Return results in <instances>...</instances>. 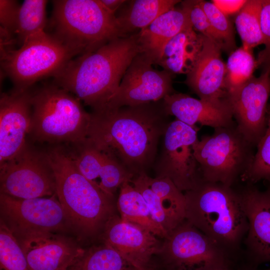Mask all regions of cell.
<instances>
[{
    "label": "cell",
    "instance_id": "cell-1",
    "mask_svg": "<svg viewBox=\"0 0 270 270\" xmlns=\"http://www.w3.org/2000/svg\"><path fill=\"white\" fill-rule=\"evenodd\" d=\"M88 139L134 176L151 165L170 122L163 105L149 103L93 110Z\"/></svg>",
    "mask_w": 270,
    "mask_h": 270
},
{
    "label": "cell",
    "instance_id": "cell-2",
    "mask_svg": "<svg viewBox=\"0 0 270 270\" xmlns=\"http://www.w3.org/2000/svg\"><path fill=\"white\" fill-rule=\"evenodd\" d=\"M140 52L138 34L114 38L94 52L72 58L54 77V82L94 110H100L118 90Z\"/></svg>",
    "mask_w": 270,
    "mask_h": 270
},
{
    "label": "cell",
    "instance_id": "cell-3",
    "mask_svg": "<svg viewBox=\"0 0 270 270\" xmlns=\"http://www.w3.org/2000/svg\"><path fill=\"white\" fill-rule=\"evenodd\" d=\"M53 170L56 195L70 228L86 238L103 234L116 214L114 196L85 178L65 148L56 146L44 152Z\"/></svg>",
    "mask_w": 270,
    "mask_h": 270
},
{
    "label": "cell",
    "instance_id": "cell-4",
    "mask_svg": "<svg viewBox=\"0 0 270 270\" xmlns=\"http://www.w3.org/2000/svg\"><path fill=\"white\" fill-rule=\"evenodd\" d=\"M185 219L221 248L241 260L248 222L239 190L202 180L184 192Z\"/></svg>",
    "mask_w": 270,
    "mask_h": 270
},
{
    "label": "cell",
    "instance_id": "cell-5",
    "mask_svg": "<svg viewBox=\"0 0 270 270\" xmlns=\"http://www.w3.org/2000/svg\"><path fill=\"white\" fill-rule=\"evenodd\" d=\"M54 82L32 92L29 134L42 142L75 144L88 138L91 114L80 100Z\"/></svg>",
    "mask_w": 270,
    "mask_h": 270
},
{
    "label": "cell",
    "instance_id": "cell-6",
    "mask_svg": "<svg viewBox=\"0 0 270 270\" xmlns=\"http://www.w3.org/2000/svg\"><path fill=\"white\" fill-rule=\"evenodd\" d=\"M52 3V34L78 56L124 36L116 16L98 0H54Z\"/></svg>",
    "mask_w": 270,
    "mask_h": 270
},
{
    "label": "cell",
    "instance_id": "cell-7",
    "mask_svg": "<svg viewBox=\"0 0 270 270\" xmlns=\"http://www.w3.org/2000/svg\"><path fill=\"white\" fill-rule=\"evenodd\" d=\"M193 146L202 180L234 186L250 167L254 146L241 134L236 124L214 129Z\"/></svg>",
    "mask_w": 270,
    "mask_h": 270
},
{
    "label": "cell",
    "instance_id": "cell-8",
    "mask_svg": "<svg viewBox=\"0 0 270 270\" xmlns=\"http://www.w3.org/2000/svg\"><path fill=\"white\" fill-rule=\"evenodd\" d=\"M77 56L54 36L44 32L1 58V66L14 89L26 90L42 78H54Z\"/></svg>",
    "mask_w": 270,
    "mask_h": 270
},
{
    "label": "cell",
    "instance_id": "cell-9",
    "mask_svg": "<svg viewBox=\"0 0 270 270\" xmlns=\"http://www.w3.org/2000/svg\"><path fill=\"white\" fill-rule=\"evenodd\" d=\"M164 239L158 254L172 270H237L242 262L186 219Z\"/></svg>",
    "mask_w": 270,
    "mask_h": 270
},
{
    "label": "cell",
    "instance_id": "cell-10",
    "mask_svg": "<svg viewBox=\"0 0 270 270\" xmlns=\"http://www.w3.org/2000/svg\"><path fill=\"white\" fill-rule=\"evenodd\" d=\"M200 129L176 119L170 122L163 135L156 177L169 178L182 192L193 188L202 180L193 150Z\"/></svg>",
    "mask_w": 270,
    "mask_h": 270
},
{
    "label": "cell",
    "instance_id": "cell-11",
    "mask_svg": "<svg viewBox=\"0 0 270 270\" xmlns=\"http://www.w3.org/2000/svg\"><path fill=\"white\" fill-rule=\"evenodd\" d=\"M0 193L30 199L56 194L54 175L44 152L28 144L16 156L0 164Z\"/></svg>",
    "mask_w": 270,
    "mask_h": 270
},
{
    "label": "cell",
    "instance_id": "cell-12",
    "mask_svg": "<svg viewBox=\"0 0 270 270\" xmlns=\"http://www.w3.org/2000/svg\"><path fill=\"white\" fill-rule=\"evenodd\" d=\"M0 220L14 236L54 232L70 227L56 194L22 199L0 194Z\"/></svg>",
    "mask_w": 270,
    "mask_h": 270
},
{
    "label": "cell",
    "instance_id": "cell-13",
    "mask_svg": "<svg viewBox=\"0 0 270 270\" xmlns=\"http://www.w3.org/2000/svg\"><path fill=\"white\" fill-rule=\"evenodd\" d=\"M152 64V60L145 54H138L126 70L118 88L104 108L149 104L174 94L172 74L164 70H156Z\"/></svg>",
    "mask_w": 270,
    "mask_h": 270
},
{
    "label": "cell",
    "instance_id": "cell-14",
    "mask_svg": "<svg viewBox=\"0 0 270 270\" xmlns=\"http://www.w3.org/2000/svg\"><path fill=\"white\" fill-rule=\"evenodd\" d=\"M270 96V68L258 77L252 76L240 87L228 92L226 98L237 128L254 146L267 128L268 101Z\"/></svg>",
    "mask_w": 270,
    "mask_h": 270
},
{
    "label": "cell",
    "instance_id": "cell-15",
    "mask_svg": "<svg viewBox=\"0 0 270 270\" xmlns=\"http://www.w3.org/2000/svg\"><path fill=\"white\" fill-rule=\"evenodd\" d=\"M239 191L248 222L243 243L244 264L258 267L270 262V185L260 190L254 184L246 183Z\"/></svg>",
    "mask_w": 270,
    "mask_h": 270
},
{
    "label": "cell",
    "instance_id": "cell-16",
    "mask_svg": "<svg viewBox=\"0 0 270 270\" xmlns=\"http://www.w3.org/2000/svg\"><path fill=\"white\" fill-rule=\"evenodd\" d=\"M32 92L14 89L0 99V164L16 156L26 146L30 129Z\"/></svg>",
    "mask_w": 270,
    "mask_h": 270
},
{
    "label": "cell",
    "instance_id": "cell-17",
    "mask_svg": "<svg viewBox=\"0 0 270 270\" xmlns=\"http://www.w3.org/2000/svg\"><path fill=\"white\" fill-rule=\"evenodd\" d=\"M15 236L30 270H68L85 251L70 238L54 232Z\"/></svg>",
    "mask_w": 270,
    "mask_h": 270
},
{
    "label": "cell",
    "instance_id": "cell-18",
    "mask_svg": "<svg viewBox=\"0 0 270 270\" xmlns=\"http://www.w3.org/2000/svg\"><path fill=\"white\" fill-rule=\"evenodd\" d=\"M102 235L104 244L140 270H150L151 260L159 254L162 244L148 229L118 215L108 223Z\"/></svg>",
    "mask_w": 270,
    "mask_h": 270
},
{
    "label": "cell",
    "instance_id": "cell-19",
    "mask_svg": "<svg viewBox=\"0 0 270 270\" xmlns=\"http://www.w3.org/2000/svg\"><path fill=\"white\" fill-rule=\"evenodd\" d=\"M165 112L190 126L196 124L214 129L236 124L227 99L208 100L196 99L182 93L166 96L162 102Z\"/></svg>",
    "mask_w": 270,
    "mask_h": 270
},
{
    "label": "cell",
    "instance_id": "cell-20",
    "mask_svg": "<svg viewBox=\"0 0 270 270\" xmlns=\"http://www.w3.org/2000/svg\"><path fill=\"white\" fill-rule=\"evenodd\" d=\"M202 36V45L198 58L186 74L185 83L200 99L217 100L226 98V64L221 56L222 48Z\"/></svg>",
    "mask_w": 270,
    "mask_h": 270
},
{
    "label": "cell",
    "instance_id": "cell-21",
    "mask_svg": "<svg viewBox=\"0 0 270 270\" xmlns=\"http://www.w3.org/2000/svg\"><path fill=\"white\" fill-rule=\"evenodd\" d=\"M193 28L188 12L182 7L166 12L138 34L140 52L152 62H158L167 43L182 31Z\"/></svg>",
    "mask_w": 270,
    "mask_h": 270
},
{
    "label": "cell",
    "instance_id": "cell-22",
    "mask_svg": "<svg viewBox=\"0 0 270 270\" xmlns=\"http://www.w3.org/2000/svg\"><path fill=\"white\" fill-rule=\"evenodd\" d=\"M202 45V34L193 28L184 30L167 43L157 64L172 74H187L194 66Z\"/></svg>",
    "mask_w": 270,
    "mask_h": 270
},
{
    "label": "cell",
    "instance_id": "cell-23",
    "mask_svg": "<svg viewBox=\"0 0 270 270\" xmlns=\"http://www.w3.org/2000/svg\"><path fill=\"white\" fill-rule=\"evenodd\" d=\"M116 207L122 220L138 224L156 236H166L167 233L154 220L143 196L130 182L120 187Z\"/></svg>",
    "mask_w": 270,
    "mask_h": 270
},
{
    "label": "cell",
    "instance_id": "cell-24",
    "mask_svg": "<svg viewBox=\"0 0 270 270\" xmlns=\"http://www.w3.org/2000/svg\"><path fill=\"white\" fill-rule=\"evenodd\" d=\"M178 0H136L116 17L124 34L148 26L159 16L174 8Z\"/></svg>",
    "mask_w": 270,
    "mask_h": 270
},
{
    "label": "cell",
    "instance_id": "cell-25",
    "mask_svg": "<svg viewBox=\"0 0 270 270\" xmlns=\"http://www.w3.org/2000/svg\"><path fill=\"white\" fill-rule=\"evenodd\" d=\"M48 2L25 0L20 6L14 32L16 42L20 46L29 38L45 32Z\"/></svg>",
    "mask_w": 270,
    "mask_h": 270
},
{
    "label": "cell",
    "instance_id": "cell-26",
    "mask_svg": "<svg viewBox=\"0 0 270 270\" xmlns=\"http://www.w3.org/2000/svg\"><path fill=\"white\" fill-rule=\"evenodd\" d=\"M72 267L75 270H140L104 243L85 250Z\"/></svg>",
    "mask_w": 270,
    "mask_h": 270
},
{
    "label": "cell",
    "instance_id": "cell-27",
    "mask_svg": "<svg viewBox=\"0 0 270 270\" xmlns=\"http://www.w3.org/2000/svg\"><path fill=\"white\" fill-rule=\"evenodd\" d=\"M262 6V0H247L235 19L242 46L249 50L264 43L260 26Z\"/></svg>",
    "mask_w": 270,
    "mask_h": 270
},
{
    "label": "cell",
    "instance_id": "cell-28",
    "mask_svg": "<svg viewBox=\"0 0 270 270\" xmlns=\"http://www.w3.org/2000/svg\"><path fill=\"white\" fill-rule=\"evenodd\" d=\"M144 178L148 186L159 198L166 211L180 222L185 220L186 198L168 178H151L146 172Z\"/></svg>",
    "mask_w": 270,
    "mask_h": 270
},
{
    "label": "cell",
    "instance_id": "cell-29",
    "mask_svg": "<svg viewBox=\"0 0 270 270\" xmlns=\"http://www.w3.org/2000/svg\"><path fill=\"white\" fill-rule=\"evenodd\" d=\"M257 66L252 50L242 46L232 52L226 64L225 85L228 92L248 81Z\"/></svg>",
    "mask_w": 270,
    "mask_h": 270
},
{
    "label": "cell",
    "instance_id": "cell-30",
    "mask_svg": "<svg viewBox=\"0 0 270 270\" xmlns=\"http://www.w3.org/2000/svg\"><path fill=\"white\" fill-rule=\"evenodd\" d=\"M252 162L240 180L254 184L264 180L270 185V105L268 106L267 128L256 146Z\"/></svg>",
    "mask_w": 270,
    "mask_h": 270
},
{
    "label": "cell",
    "instance_id": "cell-31",
    "mask_svg": "<svg viewBox=\"0 0 270 270\" xmlns=\"http://www.w3.org/2000/svg\"><path fill=\"white\" fill-rule=\"evenodd\" d=\"M0 224V270H30L16 238L1 220Z\"/></svg>",
    "mask_w": 270,
    "mask_h": 270
},
{
    "label": "cell",
    "instance_id": "cell-32",
    "mask_svg": "<svg viewBox=\"0 0 270 270\" xmlns=\"http://www.w3.org/2000/svg\"><path fill=\"white\" fill-rule=\"evenodd\" d=\"M144 173L136 176L130 183L143 196L154 220L168 234L181 222L174 219L164 208L159 198L146 182Z\"/></svg>",
    "mask_w": 270,
    "mask_h": 270
},
{
    "label": "cell",
    "instance_id": "cell-33",
    "mask_svg": "<svg viewBox=\"0 0 270 270\" xmlns=\"http://www.w3.org/2000/svg\"><path fill=\"white\" fill-rule=\"evenodd\" d=\"M199 4L222 42V50L232 53L236 44L234 28L227 16L212 2L199 0Z\"/></svg>",
    "mask_w": 270,
    "mask_h": 270
},
{
    "label": "cell",
    "instance_id": "cell-34",
    "mask_svg": "<svg viewBox=\"0 0 270 270\" xmlns=\"http://www.w3.org/2000/svg\"><path fill=\"white\" fill-rule=\"evenodd\" d=\"M181 6L188 12L193 29L213 40L222 50V42L200 7L199 0H184L181 2Z\"/></svg>",
    "mask_w": 270,
    "mask_h": 270
},
{
    "label": "cell",
    "instance_id": "cell-35",
    "mask_svg": "<svg viewBox=\"0 0 270 270\" xmlns=\"http://www.w3.org/2000/svg\"><path fill=\"white\" fill-rule=\"evenodd\" d=\"M260 26L265 46L258 53L256 62L258 66L264 70L270 68V0H262Z\"/></svg>",
    "mask_w": 270,
    "mask_h": 270
},
{
    "label": "cell",
    "instance_id": "cell-36",
    "mask_svg": "<svg viewBox=\"0 0 270 270\" xmlns=\"http://www.w3.org/2000/svg\"><path fill=\"white\" fill-rule=\"evenodd\" d=\"M20 6L18 1L0 0V27L14 34Z\"/></svg>",
    "mask_w": 270,
    "mask_h": 270
},
{
    "label": "cell",
    "instance_id": "cell-37",
    "mask_svg": "<svg viewBox=\"0 0 270 270\" xmlns=\"http://www.w3.org/2000/svg\"><path fill=\"white\" fill-rule=\"evenodd\" d=\"M247 0H215L212 2L226 15L232 14L240 10Z\"/></svg>",
    "mask_w": 270,
    "mask_h": 270
},
{
    "label": "cell",
    "instance_id": "cell-38",
    "mask_svg": "<svg viewBox=\"0 0 270 270\" xmlns=\"http://www.w3.org/2000/svg\"><path fill=\"white\" fill-rule=\"evenodd\" d=\"M102 6L112 14L116 12L126 0H98Z\"/></svg>",
    "mask_w": 270,
    "mask_h": 270
},
{
    "label": "cell",
    "instance_id": "cell-39",
    "mask_svg": "<svg viewBox=\"0 0 270 270\" xmlns=\"http://www.w3.org/2000/svg\"><path fill=\"white\" fill-rule=\"evenodd\" d=\"M238 270H270V268L265 270H259L258 267H253L246 264H242Z\"/></svg>",
    "mask_w": 270,
    "mask_h": 270
},
{
    "label": "cell",
    "instance_id": "cell-40",
    "mask_svg": "<svg viewBox=\"0 0 270 270\" xmlns=\"http://www.w3.org/2000/svg\"><path fill=\"white\" fill-rule=\"evenodd\" d=\"M68 270H75L72 267Z\"/></svg>",
    "mask_w": 270,
    "mask_h": 270
},
{
    "label": "cell",
    "instance_id": "cell-41",
    "mask_svg": "<svg viewBox=\"0 0 270 270\" xmlns=\"http://www.w3.org/2000/svg\"></svg>",
    "mask_w": 270,
    "mask_h": 270
},
{
    "label": "cell",
    "instance_id": "cell-42",
    "mask_svg": "<svg viewBox=\"0 0 270 270\" xmlns=\"http://www.w3.org/2000/svg\"></svg>",
    "mask_w": 270,
    "mask_h": 270
}]
</instances>
